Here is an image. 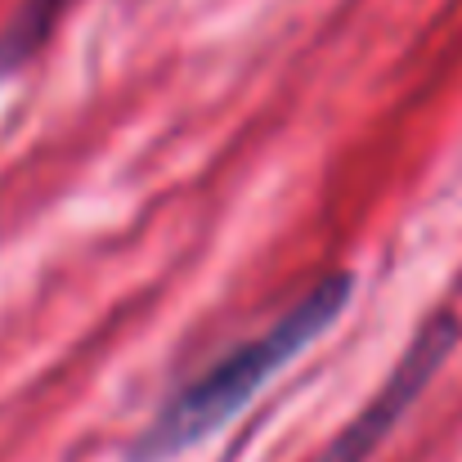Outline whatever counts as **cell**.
<instances>
[{
  "label": "cell",
  "instance_id": "cell-1",
  "mask_svg": "<svg viewBox=\"0 0 462 462\" xmlns=\"http://www.w3.org/2000/svg\"><path fill=\"white\" fill-rule=\"evenodd\" d=\"M350 288H355V279L346 270L323 274L306 297H297L265 332L247 337L225 359H216L202 377H193L184 391H175L166 400V409L140 431V440L131 449V462H166L175 454H184V449H193V445H202L225 422H234L252 404V395L283 364H292L301 350H310L346 314Z\"/></svg>",
  "mask_w": 462,
  "mask_h": 462
},
{
  "label": "cell",
  "instance_id": "cell-2",
  "mask_svg": "<svg viewBox=\"0 0 462 462\" xmlns=\"http://www.w3.org/2000/svg\"><path fill=\"white\" fill-rule=\"evenodd\" d=\"M458 346V319L454 314H436L409 346V355L395 364V373L386 377V386L355 413V422L310 462H368L382 440L395 431V422H404V413L413 409V400L427 391V382L440 373V364L449 359V350Z\"/></svg>",
  "mask_w": 462,
  "mask_h": 462
},
{
  "label": "cell",
  "instance_id": "cell-3",
  "mask_svg": "<svg viewBox=\"0 0 462 462\" xmlns=\"http://www.w3.org/2000/svg\"><path fill=\"white\" fill-rule=\"evenodd\" d=\"M68 5L72 0H23V9L0 32V77H9L18 63H27L36 54V45L50 36V27L59 23V14Z\"/></svg>",
  "mask_w": 462,
  "mask_h": 462
}]
</instances>
